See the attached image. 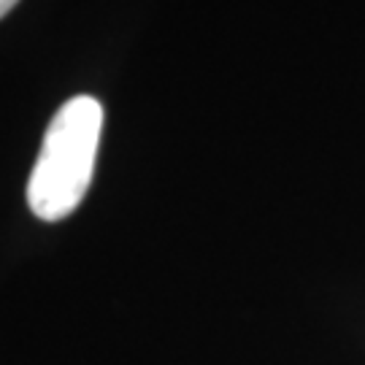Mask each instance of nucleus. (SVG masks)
<instances>
[{
    "label": "nucleus",
    "instance_id": "1",
    "mask_svg": "<svg viewBox=\"0 0 365 365\" xmlns=\"http://www.w3.org/2000/svg\"><path fill=\"white\" fill-rule=\"evenodd\" d=\"M103 133V106L76 95L52 117L36 168L27 182L30 211L43 222L66 220L84 200Z\"/></svg>",
    "mask_w": 365,
    "mask_h": 365
},
{
    "label": "nucleus",
    "instance_id": "2",
    "mask_svg": "<svg viewBox=\"0 0 365 365\" xmlns=\"http://www.w3.org/2000/svg\"><path fill=\"white\" fill-rule=\"evenodd\" d=\"M16 3H19V0H0V19H3V16H6L9 11H11Z\"/></svg>",
    "mask_w": 365,
    "mask_h": 365
}]
</instances>
